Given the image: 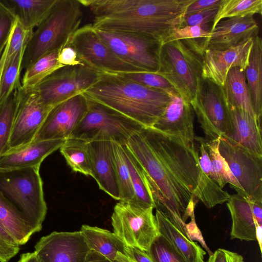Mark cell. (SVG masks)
Masks as SVG:
<instances>
[{"mask_svg": "<svg viewBox=\"0 0 262 262\" xmlns=\"http://www.w3.org/2000/svg\"><path fill=\"white\" fill-rule=\"evenodd\" d=\"M67 164L73 171L85 176L92 175L89 142L69 137L59 148Z\"/></svg>", "mask_w": 262, "mask_h": 262, "instance_id": "cell-31", "label": "cell"}, {"mask_svg": "<svg viewBox=\"0 0 262 262\" xmlns=\"http://www.w3.org/2000/svg\"><path fill=\"white\" fill-rule=\"evenodd\" d=\"M145 127H151L169 102L167 94L127 79L119 74L100 73L97 82L82 93Z\"/></svg>", "mask_w": 262, "mask_h": 262, "instance_id": "cell-2", "label": "cell"}, {"mask_svg": "<svg viewBox=\"0 0 262 262\" xmlns=\"http://www.w3.org/2000/svg\"><path fill=\"white\" fill-rule=\"evenodd\" d=\"M206 262H244V260L243 257L237 253L219 248L209 255Z\"/></svg>", "mask_w": 262, "mask_h": 262, "instance_id": "cell-46", "label": "cell"}, {"mask_svg": "<svg viewBox=\"0 0 262 262\" xmlns=\"http://www.w3.org/2000/svg\"><path fill=\"white\" fill-rule=\"evenodd\" d=\"M34 249L40 262H86L90 251L80 231L53 232L41 237Z\"/></svg>", "mask_w": 262, "mask_h": 262, "instance_id": "cell-16", "label": "cell"}, {"mask_svg": "<svg viewBox=\"0 0 262 262\" xmlns=\"http://www.w3.org/2000/svg\"><path fill=\"white\" fill-rule=\"evenodd\" d=\"M146 252L153 262H188L160 234L156 238Z\"/></svg>", "mask_w": 262, "mask_h": 262, "instance_id": "cell-40", "label": "cell"}, {"mask_svg": "<svg viewBox=\"0 0 262 262\" xmlns=\"http://www.w3.org/2000/svg\"><path fill=\"white\" fill-rule=\"evenodd\" d=\"M166 93L169 102L151 127L177 137L187 145L194 146V112L191 104L183 99L174 89Z\"/></svg>", "mask_w": 262, "mask_h": 262, "instance_id": "cell-17", "label": "cell"}, {"mask_svg": "<svg viewBox=\"0 0 262 262\" xmlns=\"http://www.w3.org/2000/svg\"><path fill=\"white\" fill-rule=\"evenodd\" d=\"M152 207L142 208L135 204L119 201L112 215L114 233L127 247L147 252L160 234Z\"/></svg>", "mask_w": 262, "mask_h": 262, "instance_id": "cell-10", "label": "cell"}, {"mask_svg": "<svg viewBox=\"0 0 262 262\" xmlns=\"http://www.w3.org/2000/svg\"><path fill=\"white\" fill-rule=\"evenodd\" d=\"M16 20L12 10L0 1V57Z\"/></svg>", "mask_w": 262, "mask_h": 262, "instance_id": "cell-44", "label": "cell"}, {"mask_svg": "<svg viewBox=\"0 0 262 262\" xmlns=\"http://www.w3.org/2000/svg\"><path fill=\"white\" fill-rule=\"evenodd\" d=\"M92 177L99 189L119 201V191L115 173L113 144L110 141L89 142Z\"/></svg>", "mask_w": 262, "mask_h": 262, "instance_id": "cell-21", "label": "cell"}, {"mask_svg": "<svg viewBox=\"0 0 262 262\" xmlns=\"http://www.w3.org/2000/svg\"><path fill=\"white\" fill-rule=\"evenodd\" d=\"M204 43L177 40L162 43L159 54V69L156 73L164 77L190 103L202 78Z\"/></svg>", "mask_w": 262, "mask_h": 262, "instance_id": "cell-5", "label": "cell"}, {"mask_svg": "<svg viewBox=\"0 0 262 262\" xmlns=\"http://www.w3.org/2000/svg\"><path fill=\"white\" fill-rule=\"evenodd\" d=\"M190 104L207 140L225 137L230 133L231 113L223 86L202 77Z\"/></svg>", "mask_w": 262, "mask_h": 262, "instance_id": "cell-8", "label": "cell"}, {"mask_svg": "<svg viewBox=\"0 0 262 262\" xmlns=\"http://www.w3.org/2000/svg\"><path fill=\"white\" fill-rule=\"evenodd\" d=\"M79 0H56L50 11L33 31L26 46L22 69L41 56L60 51L69 44L83 18Z\"/></svg>", "mask_w": 262, "mask_h": 262, "instance_id": "cell-4", "label": "cell"}, {"mask_svg": "<svg viewBox=\"0 0 262 262\" xmlns=\"http://www.w3.org/2000/svg\"><path fill=\"white\" fill-rule=\"evenodd\" d=\"M69 44L76 50L81 62L100 73L141 72L117 56L99 37L91 24L79 28Z\"/></svg>", "mask_w": 262, "mask_h": 262, "instance_id": "cell-12", "label": "cell"}, {"mask_svg": "<svg viewBox=\"0 0 262 262\" xmlns=\"http://www.w3.org/2000/svg\"><path fill=\"white\" fill-rule=\"evenodd\" d=\"M86 262H111L102 255L93 251H90Z\"/></svg>", "mask_w": 262, "mask_h": 262, "instance_id": "cell-52", "label": "cell"}, {"mask_svg": "<svg viewBox=\"0 0 262 262\" xmlns=\"http://www.w3.org/2000/svg\"><path fill=\"white\" fill-rule=\"evenodd\" d=\"M229 108L231 129L226 136L222 137L262 156L261 124L248 112L241 108Z\"/></svg>", "mask_w": 262, "mask_h": 262, "instance_id": "cell-23", "label": "cell"}, {"mask_svg": "<svg viewBox=\"0 0 262 262\" xmlns=\"http://www.w3.org/2000/svg\"><path fill=\"white\" fill-rule=\"evenodd\" d=\"M60 51L48 53L25 69L21 81L24 89H32L58 68L62 67L58 61Z\"/></svg>", "mask_w": 262, "mask_h": 262, "instance_id": "cell-33", "label": "cell"}, {"mask_svg": "<svg viewBox=\"0 0 262 262\" xmlns=\"http://www.w3.org/2000/svg\"><path fill=\"white\" fill-rule=\"evenodd\" d=\"M254 112L261 124L262 115V40L257 35L253 40L249 63L244 71Z\"/></svg>", "mask_w": 262, "mask_h": 262, "instance_id": "cell-26", "label": "cell"}, {"mask_svg": "<svg viewBox=\"0 0 262 262\" xmlns=\"http://www.w3.org/2000/svg\"><path fill=\"white\" fill-rule=\"evenodd\" d=\"M255 237L257 241L260 252H262V226L255 223Z\"/></svg>", "mask_w": 262, "mask_h": 262, "instance_id": "cell-53", "label": "cell"}, {"mask_svg": "<svg viewBox=\"0 0 262 262\" xmlns=\"http://www.w3.org/2000/svg\"><path fill=\"white\" fill-rule=\"evenodd\" d=\"M254 38L225 50H205L202 77L223 86L232 68L239 67L245 71L249 63Z\"/></svg>", "mask_w": 262, "mask_h": 262, "instance_id": "cell-18", "label": "cell"}, {"mask_svg": "<svg viewBox=\"0 0 262 262\" xmlns=\"http://www.w3.org/2000/svg\"><path fill=\"white\" fill-rule=\"evenodd\" d=\"M262 14V0H222L211 31L221 20Z\"/></svg>", "mask_w": 262, "mask_h": 262, "instance_id": "cell-36", "label": "cell"}, {"mask_svg": "<svg viewBox=\"0 0 262 262\" xmlns=\"http://www.w3.org/2000/svg\"><path fill=\"white\" fill-rule=\"evenodd\" d=\"M86 97L88 111L69 137L89 142L110 141L124 145L132 136L145 127L109 106Z\"/></svg>", "mask_w": 262, "mask_h": 262, "instance_id": "cell-7", "label": "cell"}, {"mask_svg": "<svg viewBox=\"0 0 262 262\" xmlns=\"http://www.w3.org/2000/svg\"><path fill=\"white\" fill-rule=\"evenodd\" d=\"M80 232L90 251L102 255L111 262L116 261L119 253L127 257L128 247L114 232L87 225H83Z\"/></svg>", "mask_w": 262, "mask_h": 262, "instance_id": "cell-24", "label": "cell"}, {"mask_svg": "<svg viewBox=\"0 0 262 262\" xmlns=\"http://www.w3.org/2000/svg\"><path fill=\"white\" fill-rule=\"evenodd\" d=\"M234 189L237 193L230 195L227 202L232 220L230 238L256 241V222L262 226V202L250 200L243 190Z\"/></svg>", "mask_w": 262, "mask_h": 262, "instance_id": "cell-19", "label": "cell"}, {"mask_svg": "<svg viewBox=\"0 0 262 262\" xmlns=\"http://www.w3.org/2000/svg\"><path fill=\"white\" fill-rule=\"evenodd\" d=\"M17 90L0 105V157L8 149L17 101Z\"/></svg>", "mask_w": 262, "mask_h": 262, "instance_id": "cell-38", "label": "cell"}, {"mask_svg": "<svg viewBox=\"0 0 262 262\" xmlns=\"http://www.w3.org/2000/svg\"><path fill=\"white\" fill-rule=\"evenodd\" d=\"M17 262H40L36 253L26 252L21 254Z\"/></svg>", "mask_w": 262, "mask_h": 262, "instance_id": "cell-51", "label": "cell"}, {"mask_svg": "<svg viewBox=\"0 0 262 262\" xmlns=\"http://www.w3.org/2000/svg\"><path fill=\"white\" fill-rule=\"evenodd\" d=\"M17 104L7 152L32 142L54 106L41 103L33 89H24L21 86L17 90Z\"/></svg>", "mask_w": 262, "mask_h": 262, "instance_id": "cell-13", "label": "cell"}, {"mask_svg": "<svg viewBox=\"0 0 262 262\" xmlns=\"http://www.w3.org/2000/svg\"><path fill=\"white\" fill-rule=\"evenodd\" d=\"M115 262H128V257L119 253L117 256V261Z\"/></svg>", "mask_w": 262, "mask_h": 262, "instance_id": "cell-54", "label": "cell"}, {"mask_svg": "<svg viewBox=\"0 0 262 262\" xmlns=\"http://www.w3.org/2000/svg\"><path fill=\"white\" fill-rule=\"evenodd\" d=\"M141 129L125 144L141 166L156 209L186 236L184 216L192 193L176 177L146 139Z\"/></svg>", "mask_w": 262, "mask_h": 262, "instance_id": "cell-3", "label": "cell"}, {"mask_svg": "<svg viewBox=\"0 0 262 262\" xmlns=\"http://www.w3.org/2000/svg\"><path fill=\"white\" fill-rule=\"evenodd\" d=\"M100 73L80 63L61 67L48 75L33 89L43 104L55 106L94 84Z\"/></svg>", "mask_w": 262, "mask_h": 262, "instance_id": "cell-11", "label": "cell"}, {"mask_svg": "<svg viewBox=\"0 0 262 262\" xmlns=\"http://www.w3.org/2000/svg\"><path fill=\"white\" fill-rule=\"evenodd\" d=\"M219 151L246 196L262 202V156L220 138Z\"/></svg>", "mask_w": 262, "mask_h": 262, "instance_id": "cell-14", "label": "cell"}, {"mask_svg": "<svg viewBox=\"0 0 262 262\" xmlns=\"http://www.w3.org/2000/svg\"><path fill=\"white\" fill-rule=\"evenodd\" d=\"M20 245L0 226V262H8L16 255Z\"/></svg>", "mask_w": 262, "mask_h": 262, "instance_id": "cell-45", "label": "cell"}, {"mask_svg": "<svg viewBox=\"0 0 262 262\" xmlns=\"http://www.w3.org/2000/svg\"><path fill=\"white\" fill-rule=\"evenodd\" d=\"M99 37L120 59L141 72L157 73L162 42L144 34L95 30Z\"/></svg>", "mask_w": 262, "mask_h": 262, "instance_id": "cell-9", "label": "cell"}, {"mask_svg": "<svg viewBox=\"0 0 262 262\" xmlns=\"http://www.w3.org/2000/svg\"><path fill=\"white\" fill-rule=\"evenodd\" d=\"M190 217L191 219L190 222L185 225V230L187 236L192 241H196L199 242L203 247L205 248V250L208 252L209 255H211L213 253L207 246L201 231L196 225L194 217V213L192 214L190 216Z\"/></svg>", "mask_w": 262, "mask_h": 262, "instance_id": "cell-47", "label": "cell"}, {"mask_svg": "<svg viewBox=\"0 0 262 262\" xmlns=\"http://www.w3.org/2000/svg\"><path fill=\"white\" fill-rule=\"evenodd\" d=\"M129 171L135 195V204L142 208H156V203L144 172L126 145H121Z\"/></svg>", "mask_w": 262, "mask_h": 262, "instance_id": "cell-30", "label": "cell"}, {"mask_svg": "<svg viewBox=\"0 0 262 262\" xmlns=\"http://www.w3.org/2000/svg\"><path fill=\"white\" fill-rule=\"evenodd\" d=\"M221 2L222 0H194L188 7L185 15L206 9L219 7Z\"/></svg>", "mask_w": 262, "mask_h": 262, "instance_id": "cell-49", "label": "cell"}, {"mask_svg": "<svg viewBox=\"0 0 262 262\" xmlns=\"http://www.w3.org/2000/svg\"><path fill=\"white\" fill-rule=\"evenodd\" d=\"M223 88L229 107L242 109L255 117L243 69L237 67L232 68Z\"/></svg>", "mask_w": 262, "mask_h": 262, "instance_id": "cell-28", "label": "cell"}, {"mask_svg": "<svg viewBox=\"0 0 262 262\" xmlns=\"http://www.w3.org/2000/svg\"><path fill=\"white\" fill-rule=\"evenodd\" d=\"M192 195L194 199L201 201L208 208L227 202L231 195L201 170Z\"/></svg>", "mask_w": 262, "mask_h": 262, "instance_id": "cell-34", "label": "cell"}, {"mask_svg": "<svg viewBox=\"0 0 262 262\" xmlns=\"http://www.w3.org/2000/svg\"><path fill=\"white\" fill-rule=\"evenodd\" d=\"M220 142V138L207 140V142L204 141L211 162L210 178L222 188L227 184H229L233 189L238 188L243 190L230 170L227 161L219 151Z\"/></svg>", "mask_w": 262, "mask_h": 262, "instance_id": "cell-32", "label": "cell"}, {"mask_svg": "<svg viewBox=\"0 0 262 262\" xmlns=\"http://www.w3.org/2000/svg\"><path fill=\"white\" fill-rule=\"evenodd\" d=\"M127 257L136 262H153L146 252L134 247H128Z\"/></svg>", "mask_w": 262, "mask_h": 262, "instance_id": "cell-50", "label": "cell"}, {"mask_svg": "<svg viewBox=\"0 0 262 262\" xmlns=\"http://www.w3.org/2000/svg\"><path fill=\"white\" fill-rule=\"evenodd\" d=\"M88 108V98L82 93L54 106L33 141L69 138L84 117Z\"/></svg>", "mask_w": 262, "mask_h": 262, "instance_id": "cell-15", "label": "cell"}, {"mask_svg": "<svg viewBox=\"0 0 262 262\" xmlns=\"http://www.w3.org/2000/svg\"><path fill=\"white\" fill-rule=\"evenodd\" d=\"M112 144L115 173L119 191V201L135 204V193L122 146L115 142Z\"/></svg>", "mask_w": 262, "mask_h": 262, "instance_id": "cell-37", "label": "cell"}, {"mask_svg": "<svg viewBox=\"0 0 262 262\" xmlns=\"http://www.w3.org/2000/svg\"><path fill=\"white\" fill-rule=\"evenodd\" d=\"M128 262H136L134 260L130 259V258L128 257Z\"/></svg>", "mask_w": 262, "mask_h": 262, "instance_id": "cell-55", "label": "cell"}, {"mask_svg": "<svg viewBox=\"0 0 262 262\" xmlns=\"http://www.w3.org/2000/svg\"><path fill=\"white\" fill-rule=\"evenodd\" d=\"M33 31L25 29L16 18L0 57V72L10 62L15 54L27 46Z\"/></svg>", "mask_w": 262, "mask_h": 262, "instance_id": "cell-39", "label": "cell"}, {"mask_svg": "<svg viewBox=\"0 0 262 262\" xmlns=\"http://www.w3.org/2000/svg\"><path fill=\"white\" fill-rule=\"evenodd\" d=\"M219 7L206 9L185 16L182 25L198 26L205 30L211 31L214 18Z\"/></svg>", "mask_w": 262, "mask_h": 262, "instance_id": "cell-43", "label": "cell"}, {"mask_svg": "<svg viewBox=\"0 0 262 262\" xmlns=\"http://www.w3.org/2000/svg\"><path fill=\"white\" fill-rule=\"evenodd\" d=\"M155 217L159 234L188 262H205L206 252L198 243L189 239L160 210L156 209Z\"/></svg>", "mask_w": 262, "mask_h": 262, "instance_id": "cell-25", "label": "cell"}, {"mask_svg": "<svg viewBox=\"0 0 262 262\" xmlns=\"http://www.w3.org/2000/svg\"><path fill=\"white\" fill-rule=\"evenodd\" d=\"M40 166L0 171V191L39 232L47 212Z\"/></svg>", "mask_w": 262, "mask_h": 262, "instance_id": "cell-6", "label": "cell"}, {"mask_svg": "<svg viewBox=\"0 0 262 262\" xmlns=\"http://www.w3.org/2000/svg\"><path fill=\"white\" fill-rule=\"evenodd\" d=\"M211 36V32L198 26H184L173 28L163 43L177 40L206 41Z\"/></svg>", "mask_w": 262, "mask_h": 262, "instance_id": "cell-42", "label": "cell"}, {"mask_svg": "<svg viewBox=\"0 0 262 262\" xmlns=\"http://www.w3.org/2000/svg\"><path fill=\"white\" fill-rule=\"evenodd\" d=\"M94 15L95 30L151 35L162 43L181 27L194 0H79Z\"/></svg>", "mask_w": 262, "mask_h": 262, "instance_id": "cell-1", "label": "cell"}, {"mask_svg": "<svg viewBox=\"0 0 262 262\" xmlns=\"http://www.w3.org/2000/svg\"><path fill=\"white\" fill-rule=\"evenodd\" d=\"M0 226L20 246L26 244L35 233L29 221L1 191Z\"/></svg>", "mask_w": 262, "mask_h": 262, "instance_id": "cell-27", "label": "cell"}, {"mask_svg": "<svg viewBox=\"0 0 262 262\" xmlns=\"http://www.w3.org/2000/svg\"><path fill=\"white\" fill-rule=\"evenodd\" d=\"M26 47L20 50L0 72V105L21 86L20 76Z\"/></svg>", "mask_w": 262, "mask_h": 262, "instance_id": "cell-35", "label": "cell"}, {"mask_svg": "<svg viewBox=\"0 0 262 262\" xmlns=\"http://www.w3.org/2000/svg\"><path fill=\"white\" fill-rule=\"evenodd\" d=\"M58 61L62 66H74L82 62L79 60L76 50L69 44L60 50Z\"/></svg>", "mask_w": 262, "mask_h": 262, "instance_id": "cell-48", "label": "cell"}, {"mask_svg": "<svg viewBox=\"0 0 262 262\" xmlns=\"http://www.w3.org/2000/svg\"><path fill=\"white\" fill-rule=\"evenodd\" d=\"M65 140L33 141L19 148L8 151L0 157V171L40 166L48 156L60 148Z\"/></svg>", "mask_w": 262, "mask_h": 262, "instance_id": "cell-22", "label": "cell"}, {"mask_svg": "<svg viewBox=\"0 0 262 262\" xmlns=\"http://www.w3.org/2000/svg\"><path fill=\"white\" fill-rule=\"evenodd\" d=\"M56 0H3L24 28L34 30L48 14Z\"/></svg>", "mask_w": 262, "mask_h": 262, "instance_id": "cell-29", "label": "cell"}, {"mask_svg": "<svg viewBox=\"0 0 262 262\" xmlns=\"http://www.w3.org/2000/svg\"><path fill=\"white\" fill-rule=\"evenodd\" d=\"M123 77L146 87L167 92L173 89L162 76L154 73L136 72L119 74Z\"/></svg>", "mask_w": 262, "mask_h": 262, "instance_id": "cell-41", "label": "cell"}, {"mask_svg": "<svg viewBox=\"0 0 262 262\" xmlns=\"http://www.w3.org/2000/svg\"><path fill=\"white\" fill-rule=\"evenodd\" d=\"M258 26L253 15L234 17L220 20L211 31L205 50H225L258 35Z\"/></svg>", "mask_w": 262, "mask_h": 262, "instance_id": "cell-20", "label": "cell"}]
</instances>
